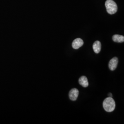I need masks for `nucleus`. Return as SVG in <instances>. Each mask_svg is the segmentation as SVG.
<instances>
[{
    "label": "nucleus",
    "mask_w": 124,
    "mask_h": 124,
    "mask_svg": "<svg viewBox=\"0 0 124 124\" xmlns=\"http://www.w3.org/2000/svg\"><path fill=\"white\" fill-rule=\"evenodd\" d=\"M118 63V58L114 57L112 58L108 63V67L111 71H114L116 69Z\"/></svg>",
    "instance_id": "3"
},
{
    "label": "nucleus",
    "mask_w": 124,
    "mask_h": 124,
    "mask_svg": "<svg viewBox=\"0 0 124 124\" xmlns=\"http://www.w3.org/2000/svg\"><path fill=\"white\" fill-rule=\"evenodd\" d=\"M93 48L94 52L95 53L97 54L99 53L101 50V42L98 40L95 41L93 45Z\"/></svg>",
    "instance_id": "6"
},
{
    "label": "nucleus",
    "mask_w": 124,
    "mask_h": 124,
    "mask_svg": "<svg viewBox=\"0 0 124 124\" xmlns=\"http://www.w3.org/2000/svg\"><path fill=\"white\" fill-rule=\"evenodd\" d=\"M102 105L104 109L108 112H113L115 109V101L112 97H108L105 99Z\"/></svg>",
    "instance_id": "1"
},
{
    "label": "nucleus",
    "mask_w": 124,
    "mask_h": 124,
    "mask_svg": "<svg viewBox=\"0 0 124 124\" xmlns=\"http://www.w3.org/2000/svg\"><path fill=\"white\" fill-rule=\"evenodd\" d=\"M108 97H112V94H111V93H109V94H108Z\"/></svg>",
    "instance_id": "9"
},
{
    "label": "nucleus",
    "mask_w": 124,
    "mask_h": 124,
    "mask_svg": "<svg viewBox=\"0 0 124 124\" xmlns=\"http://www.w3.org/2000/svg\"><path fill=\"white\" fill-rule=\"evenodd\" d=\"M79 83L84 87H87L88 86L89 83L87 78L85 76H82L80 77L79 80Z\"/></svg>",
    "instance_id": "7"
},
{
    "label": "nucleus",
    "mask_w": 124,
    "mask_h": 124,
    "mask_svg": "<svg viewBox=\"0 0 124 124\" xmlns=\"http://www.w3.org/2000/svg\"><path fill=\"white\" fill-rule=\"evenodd\" d=\"M105 5L107 12L109 14H114L117 12L118 10L117 5L113 0H107Z\"/></svg>",
    "instance_id": "2"
},
{
    "label": "nucleus",
    "mask_w": 124,
    "mask_h": 124,
    "mask_svg": "<svg viewBox=\"0 0 124 124\" xmlns=\"http://www.w3.org/2000/svg\"><path fill=\"white\" fill-rule=\"evenodd\" d=\"M83 44H84L83 40L81 39L78 38L74 40L72 44V46L74 49H78L80 47H81Z\"/></svg>",
    "instance_id": "5"
},
{
    "label": "nucleus",
    "mask_w": 124,
    "mask_h": 124,
    "mask_svg": "<svg viewBox=\"0 0 124 124\" xmlns=\"http://www.w3.org/2000/svg\"><path fill=\"white\" fill-rule=\"evenodd\" d=\"M112 39L113 40V41L115 42L122 43V42H124V36H123L119 35H115L113 36Z\"/></svg>",
    "instance_id": "8"
},
{
    "label": "nucleus",
    "mask_w": 124,
    "mask_h": 124,
    "mask_svg": "<svg viewBox=\"0 0 124 124\" xmlns=\"http://www.w3.org/2000/svg\"><path fill=\"white\" fill-rule=\"evenodd\" d=\"M79 96V91L77 89L73 88L69 92V98L72 101H75Z\"/></svg>",
    "instance_id": "4"
}]
</instances>
